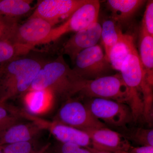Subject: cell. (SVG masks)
<instances>
[{"mask_svg":"<svg viewBox=\"0 0 153 153\" xmlns=\"http://www.w3.org/2000/svg\"><path fill=\"white\" fill-rule=\"evenodd\" d=\"M86 0H43L39 1L31 16L39 17L54 26L66 21Z\"/></svg>","mask_w":153,"mask_h":153,"instance_id":"obj_9","label":"cell"},{"mask_svg":"<svg viewBox=\"0 0 153 153\" xmlns=\"http://www.w3.org/2000/svg\"><path fill=\"white\" fill-rule=\"evenodd\" d=\"M94 116L105 123L124 127L133 120L131 111L123 102L101 98H90L85 104Z\"/></svg>","mask_w":153,"mask_h":153,"instance_id":"obj_7","label":"cell"},{"mask_svg":"<svg viewBox=\"0 0 153 153\" xmlns=\"http://www.w3.org/2000/svg\"><path fill=\"white\" fill-rule=\"evenodd\" d=\"M145 1L141 0H108V6L112 13V20L116 22L127 21Z\"/></svg>","mask_w":153,"mask_h":153,"instance_id":"obj_16","label":"cell"},{"mask_svg":"<svg viewBox=\"0 0 153 153\" xmlns=\"http://www.w3.org/2000/svg\"><path fill=\"white\" fill-rule=\"evenodd\" d=\"M45 145L40 146L35 139L0 146L4 153H38Z\"/></svg>","mask_w":153,"mask_h":153,"instance_id":"obj_21","label":"cell"},{"mask_svg":"<svg viewBox=\"0 0 153 153\" xmlns=\"http://www.w3.org/2000/svg\"><path fill=\"white\" fill-rule=\"evenodd\" d=\"M82 78L74 73L62 55L45 63L38 72L29 91H49L55 95L69 97L78 93Z\"/></svg>","mask_w":153,"mask_h":153,"instance_id":"obj_2","label":"cell"},{"mask_svg":"<svg viewBox=\"0 0 153 153\" xmlns=\"http://www.w3.org/2000/svg\"><path fill=\"white\" fill-rule=\"evenodd\" d=\"M55 153H91L87 148L72 143H61L55 151Z\"/></svg>","mask_w":153,"mask_h":153,"instance_id":"obj_25","label":"cell"},{"mask_svg":"<svg viewBox=\"0 0 153 153\" xmlns=\"http://www.w3.org/2000/svg\"><path fill=\"white\" fill-rule=\"evenodd\" d=\"M89 135L91 147L97 150L109 152H127L130 147L128 140L120 133L106 127L85 131Z\"/></svg>","mask_w":153,"mask_h":153,"instance_id":"obj_11","label":"cell"},{"mask_svg":"<svg viewBox=\"0 0 153 153\" xmlns=\"http://www.w3.org/2000/svg\"><path fill=\"white\" fill-rule=\"evenodd\" d=\"M101 38L104 46L105 55L108 60L110 52L117 43L123 33L114 20L105 21L101 26Z\"/></svg>","mask_w":153,"mask_h":153,"instance_id":"obj_18","label":"cell"},{"mask_svg":"<svg viewBox=\"0 0 153 153\" xmlns=\"http://www.w3.org/2000/svg\"><path fill=\"white\" fill-rule=\"evenodd\" d=\"M38 153H55L53 152L51 150L50 148V145L48 144L45 145L44 147L39 151Z\"/></svg>","mask_w":153,"mask_h":153,"instance_id":"obj_27","label":"cell"},{"mask_svg":"<svg viewBox=\"0 0 153 153\" xmlns=\"http://www.w3.org/2000/svg\"><path fill=\"white\" fill-rule=\"evenodd\" d=\"M100 3L97 0H86L62 25L53 27L44 44L56 41L64 34L78 32L97 22Z\"/></svg>","mask_w":153,"mask_h":153,"instance_id":"obj_6","label":"cell"},{"mask_svg":"<svg viewBox=\"0 0 153 153\" xmlns=\"http://www.w3.org/2000/svg\"><path fill=\"white\" fill-rule=\"evenodd\" d=\"M135 47L133 38L123 33L110 52L108 61L113 69L120 71L124 61Z\"/></svg>","mask_w":153,"mask_h":153,"instance_id":"obj_15","label":"cell"},{"mask_svg":"<svg viewBox=\"0 0 153 153\" xmlns=\"http://www.w3.org/2000/svg\"><path fill=\"white\" fill-rule=\"evenodd\" d=\"M24 119L14 114L0 103V134L11 126L22 122Z\"/></svg>","mask_w":153,"mask_h":153,"instance_id":"obj_23","label":"cell"},{"mask_svg":"<svg viewBox=\"0 0 153 153\" xmlns=\"http://www.w3.org/2000/svg\"><path fill=\"white\" fill-rule=\"evenodd\" d=\"M141 29L153 36V1H149L147 4L143 18Z\"/></svg>","mask_w":153,"mask_h":153,"instance_id":"obj_24","label":"cell"},{"mask_svg":"<svg viewBox=\"0 0 153 153\" xmlns=\"http://www.w3.org/2000/svg\"><path fill=\"white\" fill-rule=\"evenodd\" d=\"M30 0H0V15L18 19L31 10Z\"/></svg>","mask_w":153,"mask_h":153,"instance_id":"obj_17","label":"cell"},{"mask_svg":"<svg viewBox=\"0 0 153 153\" xmlns=\"http://www.w3.org/2000/svg\"><path fill=\"white\" fill-rule=\"evenodd\" d=\"M53 27L46 20L30 16L24 24L18 25L13 42L33 49L37 45L44 44Z\"/></svg>","mask_w":153,"mask_h":153,"instance_id":"obj_10","label":"cell"},{"mask_svg":"<svg viewBox=\"0 0 153 153\" xmlns=\"http://www.w3.org/2000/svg\"><path fill=\"white\" fill-rule=\"evenodd\" d=\"M120 74L129 91L128 105L131 110L133 121L143 117V111L142 89L146 82L145 71L136 47L124 61Z\"/></svg>","mask_w":153,"mask_h":153,"instance_id":"obj_3","label":"cell"},{"mask_svg":"<svg viewBox=\"0 0 153 153\" xmlns=\"http://www.w3.org/2000/svg\"><path fill=\"white\" fill-rule=\"evenodd\" d=\"M90 98L111 100L128 104L129 91L120 74L102 76L93 80L82 79L78 93Z\"/></svg>","mask_w":153,"mask_h":153,"instance_id":"obj_4","label":"cell"},{"mask_svg":"<svg viewBox=\"0 0 153 153\" xmlns=\"http://www.w3.org/2000/svg\"><path fill=\"white\" fill-rule=\"evenodd\" d=\"M121 153H153V146H141L138 147L131 146L127 152Z\"/></svg>","mask_w":153,"mask_h":153,"instance_id":"obj_26","label":"cell"},{"mask_svg":"<svg viewBox=\"0 0 153 153\" xmlns=\"http://www.w3.org/2000/svg\"><path fill=\"white\" fill-rule=\"evenodd\" d=\"M44 130L32 122L11 126L0 134V146L36 139Z\"/></svg>","mask_w":153,"mask_h":153,"instance_id":"obj_13","label":"cell"},{"mask_svg":"<svg viewBox=\"0 0 153 153\" xmlns=\"http://www.w3.org/2000/svg\"><path fill=\"white\" fill-rule=\"evenodd\" d=\"M87 148L90 151L91 153H121L120 152H102V151L97 150H96L95 149H93V148L91 147Z\"/></svg>","mask_w":153,"mask_h":153,"instance_id":"obj_28","label":"cell"},{"mask_svg":"<svg viewBox=\"0 0 153 153\" xmlns=\"http://www.w3.org/2000/svg\"><path fill=\"white\" fill-rule=\"evenodd\" d=\"M43 61L31 57H19L0 65V103L28 92Z\"/></svg>","mask_w":153,"mask_h":153,"instance_id":"obj_1","label":"cell"},{"mask_svg":"<svg viewBox=\"0 0 153 153\" xmlns=\"http://www.w3.org/2000/svg\"><path fill=\"white\" fill-rule=\"evenodd\" d=\"M55 121L85 131L106 127L94 116L85 104L77 100H69L63 105Z\"/></svg>","mask_w":153,"mask_h":153,"instance_id":"obj_8","label":"cell"},{"mask_svg":"<svg viewBox=\"0 0 153 153\" xmlns=\"http://www.w3.org/2000/svg\"><path fill=\"white\" fill-rule=\"evenodd\" d=\"M141 63L145 71V79L150 85H153V36L141 29L140 40Z\"/></svg>","mask_w":153,"mask_h":153,"instance_id":"obj_14","label":"cell"},{"mask_svg":"<svg viewBox=\"0 0 153 153\" xmlns=\"http://www.w3.org/2000/svg\"><path fill=\"white\" fill-rule=\"evenodd\" d=\"M33 49L10 40L0 41V65L26 55Z\"/></svg>","mask_w":153,"mask_h":153,"instance_id":"obj_19","label":"cell"},{"mask_svg":"<svg viewBox=\"0 0 153 153\" xmlns=\"http://www.w3.org/2000/svg\"><path fill=\"white\" fill-rule=\"evenodd\" d=\"M17 19L0 15V41H13L14 35L18 25Z\"/></svg>","mask_w":153,"mask_h":153,"instance_id":"obj_22","label":"cell"},{"mask_svg":"<svg viewBox=\"0 0 153 153\" xmlns=\"http://www.w3.org/2000/svg\"><path fill=\"white\" fill-rule=\"evenodd\" d=\"M72 70L77 76L85 80H93L109 75L113 68L101 46L85 49L77 55Z\"/></svg>","mask_w":153,"mask_h":153,"instance_id":"obj_5","label":"cell"},{"mask_svg":"<svg viewBox=\"0 0 153 153\" xmlns=\"http://www.w3.org/2000/svg\"><path fill=\"white\" fill-rule=\"evenodd\" d=\"M0 153H3L2 150L1 148V146H0Z\"/></svg>","mask_w":153,"mask_h":153,"instance_id":"obj_29","label":"cell"},{"mask_svg":"<svg viewBox=\"0 0 153 153\" xmlns=\"http://www.w3.org/2000/svg\"><path fill=\"white\" fill-rule=\"evenodd\" d=\"M120 134L127 140L140 146H153L152 128H133L126 130L124 134Z\"/></svg>","mask_w":153,"mask_h":153,"instance_id":"obj_20","label":"cell"},{"mask_svg":"<svg viewBox=\"0 0 153 153\" xmlns=\"http://www.w3.org/2000/svg\"><path fill=\"white\" fill-rule=\"evenodd\" d=\"M101 25L97 22L76 32L64 44L63 53L68 55L74 63L80 52L97 44L101 38Z\"/></svg>","mask_w":153,"mask_h":153,"instance_id":"obj_12","label":"cell"}]
</instances>
